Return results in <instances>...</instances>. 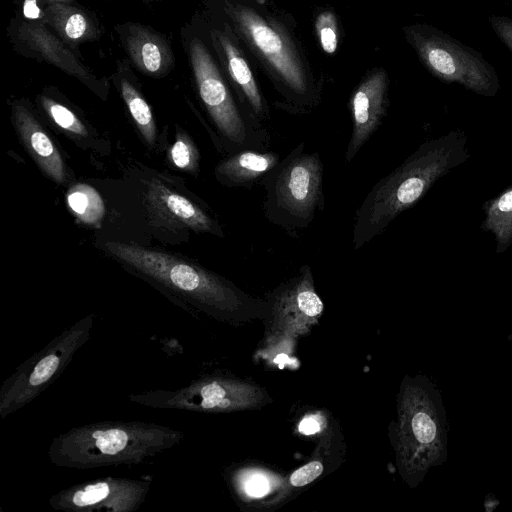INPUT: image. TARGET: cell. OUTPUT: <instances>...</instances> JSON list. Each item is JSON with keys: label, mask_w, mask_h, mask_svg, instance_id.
I'll use <instances>...</instances> for the list:
<instances>
[{"label": "cell", "mask_w": 512, "mask_h": 512, "mask_svg": "<svg viewBox=\"0 0 512 512\" xmlns=\"http://www.w3.org/2000/svg\"><path fill=\"white\" fill-rule=\"evenodd\" d=\"M299 430L303 434H314L321 430V421L318 417L306 416L299 424Z\"/></svg>", "instance_id": "31"}, {"label": "cell", "mask_w": 512, "mask_h": 512, "mask_svg": "<svg viewBox=\"0 0 512 512\" xmlns=\"http://www.w3.org/2000/svg\"><path fill=\"white\" fill-rule=\"evenodd\" d=\"M184 438L180 430L144 421H101L57 435L48 449L58 467L93 469L138 465L173 448Z\"/></svg>", "instance_id": "2"}, {"label": "cell", "mask_w": 512, "mask_h": 512, "mask_svg": "<svg viewBox=\"0 0 512 512\" xmlns=\"http://www.w3.org/2000/svg\"><path fill=\"white\" fill-rule=\"evenodd\" d=\"M322 472V463L311 461L294 471L289 478V482L294 487H303L317 479Z\"/></svg>", "instance_id": "28"}, {"label": "cell", "mask_w": 512, "mask_h": 512, "mask_svg": "<svg viewBox=\"0 0 512 512\" xmlns=\"http://www.w3.org/2000/svg\"><path fill=\"white\" fill-rule=\"evenodd\" d=\"M297 144L265 176L266 219L292 237L307 229L324 207V165L318 152L305 153Z\"/></svg>", "instance_id": "5"}, {"label": "cell", "mask_w": 512, "mask_h": 512, "mask_svg": "<svg viewBox=\"0 0 512 512\" xmlns=\"http://www.w3.org/2000/svg\"><path fill=\"white\" fill-rule=\"evenodd\" d=\"M491 25L500 40L512 52V20L503 17H493Z\"/></svg>", "instance_id": "30"}, {"label": "cell", "mask_w": 512, "mask_h": 512, "mask_svg": "<svg viewBox=\"0 0 512 512\" xmlns=\"http://www.w3.org/2000/svg\"><path fill=\"white\" fill-rule=\"evenodd\" d=\"M132 67L151 78L167 76L176 65L170 40L150 25L126 21L114 26Z\"/></svg>", "instance_id": "14"}, {"label": "cell", "mask_w": 512, "mask_h": 512, "mask_svg": "<svg viewBox=\"0 0 512 512\" xmlns=\"http://www.w3.org/2000/svg\"><path fill=\"white\" fill-rule=\"evenodd\" d=\"M138 1H141V2H143L145 4H152V3H159V2H161L163 0H138Z\"/></svg>", "instance_id": "32"}, {"label": "cell", "mask_w": 512, "mask_h": 512, "mask_svg": "<svg viewBox=\"0 0 512 512\" xmlns=\"http://www.w3.org/2000/svg\"><path fill=\"white\" fill-rule=\"evenodd\" d=\"M169 157L179 169L193 172L198 167L199 153L193 141L185 133H178L170 147Z\"/></svg>", "instance_id": "25"}, {"label": "cell", "mask_w": 512, "mask_h": 512, "mask_svg": "<svg viewBox=\"0 0 512 512\" xmlns=\"http://www.w3.org/2000/svg\"><path fill=\"white\" fill-rule=\"evenodd\" d=\"M223 8L274 67L294 99L300 101L302 110L306 109L311 100L310 88L297 58L281 34L253 11L234 6L227 1Z\"/></svg>", "instance_id": "13"}, {"label": "cell", "mask_w": 512, "mask_h": 512, "mask_svg": "<svg viewBox=\"0 0 512 512\" xmlns=\"http://www.w3.org/2000/svg\"><path fill=\"white\" fill-rule=\"evenodd\" d=\"M271 327L267 344L280 345L307 331L322 314L324 304L317 294L311 267L304 265L297 275L269 294Z\"/></svg>", "instance_id": "11"}, {"label": "cell", "mask_w": 512, "mask_h": 512, "mask_svg": "<svg viewBox=\"0 0 512 512\" xmlns=\"http://www.w3.org/2000/svg\"><path fill=\"white\" fill-rule=\"evenodd\" d=\"M207 34L212 48L222 58L230 77L247 102L249 113L259 124L263 125L269 119V112L252 71L232 41L229 28L227 26L211 27L207 30Z\"/></svg>", "instance_id": "18"}, {"label": "cell", "mask_w": 512, "mask_h": 512, "mask_svg": "<svg viewBox=\"0 0 512 512\" xmlns=\"http://www.w3.org/2000/svg\"><path fill=\"white\" fill-rule=\"evenodd\" d=\"M11 113L18 135L41 171L56 183L66 181L64 161L40 122L21 101L11 104Z\"/></svg>", "instance_id": "17"}, {"label": "cell", "mask_w": 512, "mask_h": 512, "mask_svg": "<svg viewBox=\"0 0 512 512\" xmlns=\"http://www.w3.org/2000/svg\"><path fill=\"white\" fill-rule=\"evenodd\" d=\"M388 81L383 71L366 77L350 101L352 132L344 154L349 164L376 132L388 108Z\"/></svg>", "instance_id": "16"}, {"label": "cell", "mask_w": 512, "mask_h": 512, "mask_svg": "<svg viewBox=\"0 0 512 512\" xmlns=\"http://www.w3.org/2000/svg\"><path fill=\"white\" fill-rule=\"evenodd\" d=\"M151 478L104 477L63 489L48 503L64 512H134L144 503Z\"/></svg>", "instance_id": "12"}, {"label": "cell", "mask_w": 512, "mask_h": 512, "mask_svg": "<svg viewBox=\"0 0 512 512\" xmlns=\"http://www.w3.org/2000/svg\"><path fill=\"white\" fill-rule=\"evenodd\" d=\"M132 68L128 59H118L111 78L144 140L153 146L156 138L153 113L137 85V78Z\"/></svg>", "instance_id": "21"}, {"label": "cell", "mask_w": 512, "mask_h": 512, "mask_svg": "<svg viewBox=\"0 0 512 512\" xmlns=\"http://www.w3.org/2000/svg\"><path fill=\"white\" fill-rule=\"evenodd\" d=\"M320 42L325 52L332 54L337 48V34L334 18L329 13L322 14L317 21Z\"/></svg>", "instance_id": "26"}, {"label": "cell", "mask_w": 512, "mask_h": 512, "mask_svg": "<svg viewBox=\"0 0 512 512\" xmlns=\"http://www.w3.org/2000/svg\"><path fill=\"white\" fill-rule=\"evenodd\" d=\"M441 438L428 397L418 387H408L399 410L397 455L405 472L425 471L438 457Z\"/></svg>", "instance_id": "10"}, {"label": "cell", "mask_w": 512, "mask_h": 512, "mask_svg": "<svg viewBox=\"0 0 512 512\" xmlns=\"http://www.w3.org/2000/svg\"><path fill=\"white\" fill-rule=\"evenodd\" d=\"M75 0H15L19 12L29 20H41L45 7L54 3H74Z\"/></svg>", "instance_id": "27"}, {"label": "cell", "mask_w": 512, "mask_h": 512, "mask_svg": "<svg viewBox=\"0 0 512 512\" xmlns=\"http://www.w3.org/2000/svg\"><path fill=\"white\" fill-rule=\"evenodd\" d=\"M244 491L253 497H259L267 493L269 483L266 478L258 473L251 474L243 481Z\"/></svg>", "instance_id": "29"}, {"label": "cell", "mask_w": 512, "mask_h": 512, "mask_svg": "<svg viewBox=\"0 0 512 512\" xmlns=\"http://www.w3.org/2000/svg\"><path fill=\"white\" fill-rule=\"evenodd\" d=\"M68 206L78 219L88 224L98 223L104 215L99 194L90 186L77 185L67 195Z\"/></svg>", "instance_id": "23"}, {"label": "cell", "mask_w": 512, "mask_h": 512, "mask_svg": "<svg viewBox=\"0 0 512 512\" xmlns=\"http://www.w3.org/2000/svg\"><path fill=\"white\" fill-rule=\"evenodd\" d=\"M419 56L437 78L457 83L484 96L498 90L494 70L473 50L434 29L414 31Z\"/></svg>", "instance_id": "8"}, {"label": "cell", "mask_w": 512, "mask_h": 512, "mask_svg": "<svg viewBox=\"0 0 512 512\" xmlns=\"http://www.w3.org/2000/svg\"><path fill=\"white\" fill-rule=\"evenodd\" d=\"M280 160V155L272 151L242 149L219 162L215 175L226 186L250 189L261 183Z\"/></svg>", "instance_id": "20"}, {"label": "cell", "mask_w": 512, "mask_h": 512, "mask_svg": "<svg viewBox=\"0 0 512 512\" xmlns=\"http://www.w3.org/2000/svg\"><path fill=\"white\" fill-rule=\"evenodd\" d=\"M464 133L422 143L400 166L376 182L355 213L354 250L381 234L402 212L413 207L433 184L469 157Z\"/></svg>", "instance_id": "1"}, {"label": "cell", "mask_w": 512, "mask_h": 512, "mask_svg": "<svg viewBox=\"0 0 512 512\" xmlns=\"http://www.w3.org/2000/svg\"><path fill=\"white\" fill-rule=\"evenodd\" d=\"M203 25L193 18L181 27L180 38L206 111L231 153L242 149L267 150L270 145L267 128L245 115L236 104L212 55Z\"/></svg>", "instance_id": "4"}, {"label": "cell", "mask_w": 512, "mask_h": 512, "mask_svg": "<svg viewBox=\"0 0 512 512\" xmlns=\"http://www.w3.org/2000/svg\"><path fill=\"white\" fill-rule=\"evenodd\" d=\"M93 323V315L76 321L24 361L2 383L1 419L32 402L61 375L77 351L90 339Z\"/></svg>", "instance_id": "6"}, {"label": "cell", "mask_w": 512, "mask_h": 512, "mask_svg": "<svg viewBox=\"0 0 512 512\" xmlns=\"http://www.w3.org/2000/svg\"><path fill=\"white\" fill-rule=\"evenodd\" d=\"M13 50L22 57L45 62L74 77L100 97H106L109 82L86 65L52 30L39 20H29L19 12L6 29Z\"/></svg>", "instance_id": "9"}, {"label": "cell", "mask_w": 512, "mask_h": 512, "mask_svg": "<svg viewBox=\"0 0 512 512\" xmlns=\"http://www.w3.org/2000/svg\"><path fill=\"white\" fill-rule=\"evenodd\" d=\"M40 21L79 55L80 45L98 41L104 33L95 13L74 3H54L45 7Z\"/></svg>", "instance_id": "19"}, {"label": "cell", "mask_w": 512, "mask_h": 512, "mask_svg": "<svg viewBox=\"0 0 512 512\" xmlns=\"http://www.w3.org/2000/svg\"><path fill=\"white\" fill-rule=\"evenodd\" d=\"M263 391L250 383L207 376L176 390H150L128 396L130 402L151 408L195 412H230L250 409L264 401Z\"/></svg>", "instance_id": "7"}, {"label": "cell", "mask_w": 512, "mask_h": 512, "mask_svg": "<svg viewBox=\"0 0 512 512\" xmlns=\"http://www.w3.org/2000/svg\"><path fill=\"white\" fill-rule=\"evenodd\" d=\"M37 101L46 115L60 128L80 137H86L88 131L83 122L65 104L45 90L38 95Z\"/></svg>", "instance_id": "24"}, {"label": "cell", "mask_w": 512, "mask_h": 512, "mask_svg": "<svg viewBox=\"0 0 512 512\" xmlns=\"http://www.w3.org/2000/svg\"><path fill=\"white\" fill-rule=\"evenodd\" d=\"M145 205L154 224L175 229H190L223 237L219 223L197 204L152 179L144 196Z\"/></svg>", "instance_id": "15"}, {"label": "cell", "mask_w": 512, "mask_h": 512, "mask_svg": "<svg viewBox=\"0 0 512 512\" xmlns=\"http://www.w3.org/2000/svg\"><path fill=\"white\" fill-rule=\"evenodd\" d=\"M105 248L117 260L217 319L233 320L264 306L227 279L173 254L114 241L106 242Z\"/></svg>", "instance_id": "3"}, {"label": "cell", "mask_w": 512, "mask_h": 512, "mask_svg": "<svg viewBox=\"0 0 512 512\" xmlns=\"http://www.w3.org/2000/svg\"><path fill=\"white\" fill-rule=\"evenodd\" d=\"M485 231L493 234L496 251L502 253L512 243V185L485 203Z\"/></svg>", "instance_id": "22"}]
</instances>
